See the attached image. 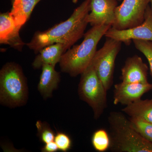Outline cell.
I'll return each mask as SVG.
<instances>
[{
  "mask_svg": "<svg viewBox=\"0 0 152 152\" xmlns=\"http://www.w3.org/2000/svg\"><path fill=\"white\" fill-rule=\"evenodd\" d=\"M130 118L152 123V99L136 101L122 110Z\"/></svg>",
  "mask_w": 152,
  "mask_h": 152,
  "instance_id": "obj_16",
  "label": "cell"
},
{
  "mask_svg": "<svg viewBox=\"0 0 152 152\" xmlns=\"http://www.w3.org/2000/svg\"><path fill=\"white\" fill-rule=\"evenodd\" d=\"M106 38L103 47L96 52L91 64L108 91L113 85L115 61L122 42L112 38Z\"/></svg>",
  "mask_w": 152,
  "mask_h": 152,
  "instance_id": "obj_6",
  "label": "cell"
},
{
  "mask_svg": "<svg viewBox=\"0 0 152 152\" xmlns=\"http://www.w3.org/2000/svg\"><path fill=\"white\" fill-rule=\"evenodd\" d=\"M91 0H85L66 20L46 31L36 32L26 45L35 53L45 47L56 43L63 44L67 50L84 35L88 24L87 17L91 10Z\"/></svg>",
  "mask_w": 152,
  "mask_h": 152,
  "instance_id": "obj_1",
  "label": "cell"
},
{
  "mask_svg": "<svg viewBox=\"0 0 152 152\" xmlns=\"http://www.w3.org/2000/svg\"><path fill=\"white\" fill-rule=\"evenodd\" d=\"M54 141L58 150L63 152H66L69 150L72 145L70 138L64 133H57L55 136Z\"/></svg>",
  "mask_w": 152,
  "mask_h": 152,
  "instance_id": "obj_21",
  "label": "cell"
},
{
  "mask_svg": "<svg viewBox=\"0 0 152 152\" xmlns=\"http://www.w3.org/2000/svg\"><path fill=\"white\" fill-rule=\"evenodd\" d=\"M108 121L111 143L110 149L116 152H152V142L144 138L132 127L123 113L112 112Z\"/></svg>",
  "mask_w": 152,
  "mask_h": 152,
  "instance_id": "obj_3",
  "label": "cell"
},
{
  "mask_svg": "<svg viewBox=\"0 0 152 152\" xmlns=\"http://www.w3.org/2000/svg\"><path fill=\"white\" fill-rule=\"evenodd\" d=\"M41 0H11L12 7L10 14L16 25L22 27L29 19L33 10Z\"/></svg>",
  "mask_w": 152,
  "mask_h": 152,
  "instance_id": "obj_15",
  "label": "cell"
},
{
  "mask_svg": "<svg viewBox=\"0 0 152 152\" xmlns=\"http://www.w3.org/2000/svg\"><path fill=\"white\" fill-rule=\"evenodd\" d=\"M150 0H123L115 10V20L112 27L122 30L142 23Z\"/></svg>",
  "mask_w": 152,
  "mask_h": 152,
  "instance_id": "obj_7",
  "label": "cell"
},
{
  "mask_svg": "<svg viewBox=\"0 0 152 152\" xmlns=\"http://www.w3.org/2000/svg\"><path fill=\"white\" fill-rule=\"evenodd\" d=\"M117 0H91V10L87 21L92 26L99 25L113 26L115 20Z\"/></svg>",
  "mask_w": 152,
  "mask_h": 152,
  "instance_id": "obj_9",
  "label": "cell"
},
{
  "mask_svg": "<svg viewBox=\"0 0 152 152\" xmlns=\"http://www.w3.org/2000/svg\"><path fill=\"white\" fill-rule=\"evenodd\" d=\"M36 126L39 138L43 142L46 144L54 141V133L48 124L38 121L36 123Z\"/></svg>",
  "mask_w": 152,
  "mask_h": 152,
  "instance_id": "obj_20",
  "label": "cell"
},
{
  "mask_svg": "<svg viewBox=\"0 0 152 152\" xmlns=\"http://www.w3.org/2000/svg\"><path fill=\"white\" fill-rule=\"evenodd\" d=\"M129 120L132 127L144 138L152 142V123L133 118Z\"/></svg>",
  "mask_w": 152,
  "mask_h": 152,
  "instance_id": "obj_18",
  "label": "cell"
},
{
  "mask_svg": "<svg viewBox=\"0 0 152 152\" xmlns=\"http://www.w3.org/2000/svg\"><path fill=\"white\" fill-rule=\"evenodd\" d=\"M148 67L137 55L129 57L122 68L121 79L125 83H148Z\"/></svg>",
  "mask_w": 152,
  "mask_h": 152,
  "instance_id": "obj_11",
  "label": "cell"
},
{
  "mask_svg": "<svg viewBox=\"0 0 152 152\" xmlns=\"http://www.w3.org/2000/svg\"><path fill=\"white\" fill-rule=\"evenodd\" d=\"M58 149L56 144L54 141L46 143L42 149V152H55L57 151Z\"/></svg>",
  "mask_w": 152,
  "mask_h": 152,
  "instance_id": "obj_22",
  "label": "cell"
},
{
  "mask_svg": "<svg viewBox=\"0 0 152 152\" xmlns=\"http://www.w3.org/2000/svg\"><path fill=\"white\" fill-rule=\"evenodd\" d=\"M152 90V84L146 83H125L114 86L113 103L128 105L141 99L142 96Z\"/></svg>",
  "mask_w": 152,
  "mask_h": 152,
  "instance_id": "obj_10",
  "label": "cell"
},
{
  "mask_svg": "<svg viewBox=\"0 0 152 152\" xmlns=\"http://www.w3.org/2000/svg\"><path fill=\"white\" fill-rule=\"evenodd\" d=\"M134 46L146 58L149 66L150 73L152 77V42L133 40Z\"/></svg>",
  "mask_w": 152,
  "mask_h": 152,
  "instance_id": "obj_19",
  "label": "cell"
},
{
  "mask_svg": "<svg viewBox=\"0 0 152 152\" xmlns=\"http://www.w3.org/2000/svg\"><path fill=\"white\" fill-rule=\"evenodd\" d=\"M78 94L81 99L92 109L97 120L107 107V92L91 64L81 75Z\"/></svg>",
  "mask_w": 152,
  "mask_h": 152,
  "instance_id": "obj_5",
  "label": "cell"
},
{
  "mask_svg": "<svg viewBox=\"0 0 152 152\" xmlns=\"http://www.w3.org/2000/svg\"><path fill=\"white\" fill-rule=\"evenodd\" d=\"M111 26H92L86 34L82 42L73 45L62 55L59 62L61 70L72 77L81 75L91 63L99 42Z\"/></svg>",
  "mask_w": 152,
  "mask_h": 152,
  "instance_id": "obj_2",
  "label": "cell"
},
{
  "mask_svg": "<svg viewBox=\"0 0 152 152\" xmlns=\"http://www.w3.org/2000/svg\"><path fill=\"white\" fill-rule=\"evenodd\" d=\"M28 89L21 68L14 62L8 63L0 71V101L11 107L26 103Z\"/></svg>",
  "mask_w": 152,
  "mask_h": 152,
  "instance_id": "obj_4",
  "label": "cell"
},
{
  "mask_svg": "<svg viewBox=\"0 0 152 152\" xmlns=\"http://www.w3.org/2000/svg\"><path fill=\"white\" fill-rule=\"evenodd\" d=\"M118 1H123V0H117Z\"/></svg>",
  "mask_w": 152,
  "mask_h": 152,
  "instance_id": "obj_24",
  "label": "cell"
},
{
  "mask_svg": "<svg viewBox=\"0 0 152 152\" xmlns=\"http://www.w3.org/2000/svg\"><path fill=\"white\" fill-rule=\"evenodd\" d=\"M150 3H151V8H152V0H150Z\"/></svg>",
  "mask_w": 152,
  "mask_h": 152,
  "instance_id": "obj_23",
  "label": "cell"
},
{
  "mask_svg": "<svg viewBox=\"0 0 152 152\" xmlns=\"http://www.w3.org/2000/svg\"><path fill=\"white\" fill-rule=\"evenodd\" d=\"M94 148L99 152H104L108 150L110 146V135L104 129H99L94 132L91 140Z\"/></svg>",
  "mask_w": 152,
  "mask_h": 152,
  "instance_id": "obj_17",
  "label": "cell"
},
{
  "mask_svg": "<svg viewBox=\"0 0 152 152\" xmlns=\"http://www.w3.org/2000/svg\"><path fill=\"white\" fill-rule=\"evenodd\" d=\"M129 45L133 40L152 42V8L149 5L145 13L144 21L141 24L131 28L118 30L111 27L104 35Z\"/></svg>",
  "mask_w": 152,
  "mask_h": 152,
  "instance_id": "obj_8",
  "label": "cell"
},
{
  "mask_svg": "<svg viewBox=\"0 0 152 152\" xmlns=\"http://www.w3.org/2000/svg\"><path fill=\"white\" fill-rule=\"evenodd\" d=\"M66 51L64 46L61 43H56L45 47L39 52L32 63L34 69L42 68L45 64L55 66L59 63L62 55Z\"/></svg>",
  "mask_w": 152,
  "mask_h": 152,
  "instance_id": "obj_13",
  "label": "cell"
},
{
  "mask_svg": "<svg viewBox=\"0 0 152 152\" xmlns=\"http://www.w3.org/2000/svg\"><path fill=\"white\" fill-rule=\"evenodd\" d=\"M10 14V12L0 15V43L8 45L21 51L25 44L20 37V30Z\"/></svg>",
  "mask_w": 152,
  "mask_h": 152,
  "instance_id": "obj_12",
  "label": "cell"
},
{
  "mask_svg": "<svg viewBox=\"0 0 152 152\" xmlns=\"http://www.w3.org/2000/svg\"><path fill=\"white\" fill-rule=\"evenodd\" d=\"M55 68L54 66L48 64L44 65L42 67L38 89L45 99L51 96L60 82L59 73L55 70Z\"/></svg>",
  "mask_w": 152,
  "mask_h": 152,
  "instance_id": "obj_14",
  "label": "cell"
}]
</instances>
